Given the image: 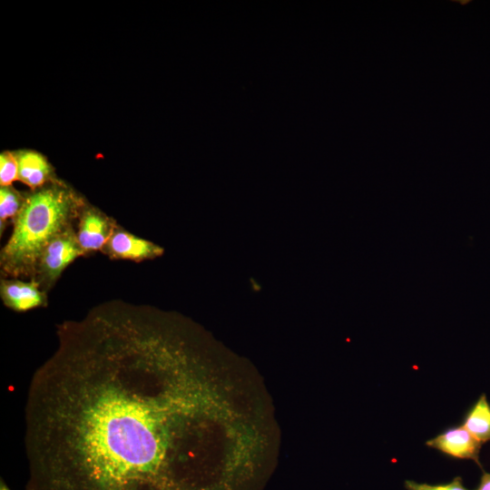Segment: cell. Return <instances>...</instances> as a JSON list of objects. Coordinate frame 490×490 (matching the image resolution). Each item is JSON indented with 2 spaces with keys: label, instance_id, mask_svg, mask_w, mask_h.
Returning <instances> with one entry per match:
<instances>
[{
  "label": "cell",
  "instance_id": "1",
  "mask_svg": "<svg viewBox=\"0 0 490 490\" xmlns=\"http://www.w3.org/2000/svg\"><path fill=\"white\" fill-rule=\"evenodd\" d=\"M25 402L26 490H201L211 347L180 315L109 301L57 326Z\"/></svg>",
  "mask_w": 490,
  "mask_h": 490
},
{
  "label": "cell",
  "instance_id": "2",
  "mask_svg": "<svg viewBox=\"0 0 490 490\" xmlns=\"http://www.w3.org/2000/svg\"><path fill=\"white\" fill-rule=\"evenodd\" d=\"M83 207L82 199L62 183H51L25 195L13 222V232L1 250L2 274L33 279L44 248L54 237L74 226Z\"/></svg>",
  "mask_w": 490,
  "mask_h": 490
},
{
  "label": "cell",
  "instance_id": "3",
  "mask_svg": "<svg viewBox=\"0 0 490 490\" xmlns=\"http://www.w3.org/2000/svg\"><path fill=\"white\" fill-rule=\"evenodd\" d=\"M83 255L85 254L78 242L76 231L74 226H71L54 237L44 248L33 279L46 292L54 285L64 269Z\"/></svg>",
  "mask_w": 490,
  "mask_h": 490
},
{
  "label": "cell",
  "instance_id": "4",
  "mask_svg": "<svg viewBox=\"0 0 490 490\" xmlns=\"http://www.w3.org/2000/svg\"><path fill=\"white\" fill-rule=\"evenodd\" d=\"M118 225L100 210L85 206L77 219L76 236L84 254L102 250Z\"/></svg>",
  "mask_w": 490,
  "mask_h": 490
},
{
  "label": "cell",
  "instance_id": "5",
  "mask_svg": "<svg viewBox=\"0 0 490 490\" xmlns=\"http://www.w3.org/2000/svg\"><path fill=\"white\" fill-rule=\"evenodd\" d=\"M101 251L113 260L142 261L155 259L164 250L161 246L117 226Z\"/></svg>",
  "mask_w": 490,
  "mask_h": 490
},
{
  "label": "cell",
  "instance_id": "6",
  "mask_svg": "<svg viewBox=\"0 0 490 490\" xmlns=\"http://www.w3.org/2000/svg\"><path fill=\"white\" fill-rule=\"evenodd\" d=\"M426 444L451 457L474 460L481 467L479 453L482 443L463 426L449 427Z\"/></svg>",
  "mask_w": 490,
  "mask_h": 490
},
{
  "label": "cell",
  "instance_id": "7",
  "mask_svg": "<svg viewBox=\"0 0 490 490\" xmlns=\"http://www.w3.org/2000/svg\"><path fill=\"white\" fill-rule=\"evenodd\" d=\"M0 295L3 303L17 312L47 305L46 292L34 279L23 281L18 279H2Z\"/></svg>",
  "mask_w": 490,
  "mask_h": 490
},
{
  "label": "cell",
  "instance_id": "8",
  "mask_svg": "<svg viewBox=\"0 0 490 490\" xmlns=\"http://www.w3.org/2000/svg\"><path fill=\"white\" fill-rule=\"evenodd\" d=\"M18 163V180L36 190L47 182L52 170L47 161L41 154L26 151L15 154Z\"/></svg>",
  "mask_w": 490,
  "mask_h": 490
},
{
  "label": "cell",
  "instance_id": "9",
  "mask_svg": "<svg viewBox=\"0 0 490 490\" xmlns=\"http://www.w3.org/2000/svg\"><path fill=\"white\" fill-rule=\"evenodd\" d=\"M462 426L479 442L490 441V405L485 394L467 412Z\"/></svg>",
  "mask_w": 490,
  "mask_h": 490
},
{
  "label": "cell",
  "instance_id": "10",
  "mask_svg": "<svg viewBox=\"0 0 490 490\" xmlns=\"http://www.w3.org/2000/svg\"><path fill=\"white\" fill-rule=\"evenodd\" d=\"M25 196H22L18 191L10 186H1L0 189V231L1 235L5 230L8 220L14 222L21 211Z\"/></svg>",
  "mask_w": 490,
  "mask_h": 490
},
{
  "label": "cell",
  "instance_id": "11",
  "mask_svg": "<svg viewBox=\"0 0 490 490\" xmlns=\"http://www.w3.org/2000/svg\"><path fill=\"white\" fill-rule=\"evenodd\" d=\"M18 179V163L15 154L8 152L1 153L0 156V184L1 186H10Z\"/></svg>",
  "mask_w": 490,
  "mask_h": 490
},
{
  "label": "cell",
  "instance_id": "12",
  "mask_svg": "<svg viewBox=\"0 0 490 490\" xmlns=\"http://www.w3.org/2000/svg\"><path fill=\"white\" fill-rule=\"evenodd\" d=\"M405 487L407 490H468L463 485L462 478L460 476L455 477L449 483L436 485L417 483L412 480H406Z\"/></svg>",
  "mask_w": 490,
  "mask_h": 490
},
{
  "label": "cell",
  "instance_id": "13",
  "mask_svg": "<svg viewBox=\"0 0 490 490\" xmlns=\"http://www.w3.org/2000/svg\"><path fill=\"white\" fill-rule=\"evenodd\" d=\"M475 490H490V474L484 472Z\"/></svg>",
  "mask_w": 490,
  "mask_h": 490
},
{
  "label": "cell",
  "instance_id": "14",
  "mask_svg": "<svg viewBox=\"0 0 490 490\" xmlns=\"http://www.w3.org/2000/svg\"><path fill=\"white\" fill-rule=\"evenodd\" d=\"M0 490H11L3 479L0 480Z\"/></svg>",
  "mask_w": 490,
  "mask_h": 490
}]
</instances>
